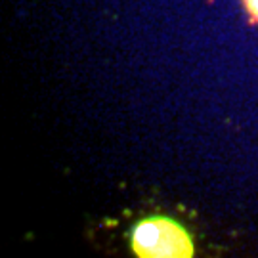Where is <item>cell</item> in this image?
<instances>
[{
    "instance_id": "obj_1",
    "label": "cell",
    "mask_w": 258,
    "mask_h": 258,
    "mask_svg": "<svg viewBox=\"0 0 258 258\" xmlns=\"http://www.w3.org/2000/svg\"><path fill=\"white\" fill-rule=\"evenodd\" d=\"M132 249L142 258H189L194 243L189 233L168 218H149L132 231Z\"/></svg>"
},
{
    "instance_id": "obj_2",
    "label": "cell",
    "mask_w": 258,
    "mask_h": 258,
    "mask_svg": "<svg viewBox=\"0 0 258 258\" xmlns=\"http://www.w3.org/2000/svg\"><path fill=\"white\" fill-rule=\"evenodd\" d=\"M245 4H247V10H249L250 16L258 21V0H245Z\"/></svg>"
}]
</instances>
